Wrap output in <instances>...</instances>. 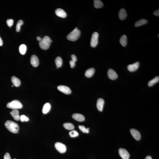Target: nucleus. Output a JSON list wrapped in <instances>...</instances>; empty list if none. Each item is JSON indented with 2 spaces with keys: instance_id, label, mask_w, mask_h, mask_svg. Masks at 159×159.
<instances>
[{
  "instance_id": "14",
  "label": "nucleus",
  "mask_w": 159,
  "mask_h": 159,
  "mask_svg": "<svg viewBox=\"0 0 159 159\" xmlns=\"http://www.w3.org/2000/svg\"><path fill=\"white\" fill-rule=\"evenodd\" d=\"M55 13L57 16L62 18H65L67 16V14L65 11L61 8L57 9L55 11Z\"/></svg>"
},
{
  "instance_id": "37",
  "label": "nucleus",
  "mask_w": 159,
  "mask_h": 159,
  "mask_svg": "<svg viewBox=\"0 0 159 159\" xmlns=\"http://www.w3.org/2000/svg\"><path fill=\"white\" fill-rule=\"evenodd\" d=\"M3 44V41L1 38L0 37V46H2Z\"/></svg>"
},
{
  "instance_id": "15",
  "label": "nucleus",
  "mask_w": 159,
  "mask_h": 159,
  "mask_svg": "<svg viewBox=\"0 0 159 159\" xmlns=\"http://www.w3.org/2000/svg\"><path fill=\"white\" fill-rule=\"evenodd\" d=\"M72 117L75 120L79 122H84L85 120L84 115L79 113H76L72 115Z\"/></svg>"
},
{
  "instance_id": "24",
  "label": "nucleus",
  "mask_w": 159,
  "mask_h": 159,
  "mask_svg": "<svg viewBox=\"0 0 159 159\" xmlns=\"http://www.w3.org/2000/svg\"><path fill=\"white\" fill-rule=\"evenodd\" d=\"M159 81V76L155 77L154 78L149 81L148 83V86L149 87L152 86L155 84H156V83L158 82Z\"/></svg>"
},
{
  "instance_id": "7",
  "label": "nucleus",
  "mask_w": 159,
  "mask_h": 159,
  "mask_svg": "<svg viewBox=\"0 0 159 159\" xmlns=\"http://www.w3.org/2000/svg\"><path fill=\"white\" fill-rule=\"evenodd\" d=\"M119 154L120 156L123 159H129L130 157V154L126 149L120 148L119 150Z\"/></svg>"
},
{
  "instance_id": "8",
  "label": "nucleus",
  "mask_w": 159,
  "mask_h": 159,
  "mask_svg": "<svg viewBox=\"0 0 159 159\" xmlns=\"http://www.w3.org/2000/svg\"><path fill=\"white\" fill-rule=\"evenodd\" d=\"M57 88L60 91L66 94H69L71 93V90L70 88L67 86L60 85L58 86Z\"/></svg>"
},
{
  "instance_id": "18",
  "label": "nucleus",
  "mask_w": 159,
  "mask_h": 159,
  "mask_svg": "<svg viewBox=\"0 0 159 159\" xmlns=\"http://www.w3.org/2000/svg\"><path fill=\"white\" fill-rule=\"evenodd\" d=\"M95 69L93 68H90V69L87 70L85 72V75L87 77H90L94 75Z\"/></svg>"
},
{
  "instance_id": "27",
  "label": "nucleus",
  "mask_w": 159,
  "mask_h": 159,
  "mask_svg": "<svg viewBox=\"0 0 159 159\" xmlns=\"http://www.w3.org/2000/svg\"><path fill=\"white\" fill-rule=\"evenodd\" d=\"M19 50L21 54L24 55L25 54L26 50V45L22 44L20 45L19 48Z\"/></svg>"
},
{
  "instance_id": "13",
  "label": "nucleus",
  "mask_w": 159,
  "mask_h": 159,
  "mask_svg": "<svg viewBox=\"0 0 159 159\" xmlns=\"http://www.w3.org/2000/svg\"><path fill=\"white\" fill-rule=\"evenodd\" d=\"M104 103V101L102 98H99L98 100L96 105L98 111L100 112L103 111Z\"/></svg>"
},
{
  "instance_id": "4",
  "label": "nucleus",
  "mask_w": 159,
  "mask_h": 159,
  "mask_svg": "<svg viewBox=\"0 0 159 159\" xmlns=\"http://www.w3.org/2000/svg\"><path fill=\"white\" fill-rule=\"evenodd\" d=\"M22 104L18 100H14L7 104V107L14 109H21L22 107Z\"/></svg>"
},
{
  "instance_id": "17",
  "label": "nucleus",
  "mask_w": 159,
  "mask_h": 159,
  "mask_svg": "<svg viewBox=\"0 0 159 159\" xmlns=\"http://www.w3.org/2000/svg\"><path fill=\"white\" fill-rule=\"evenodd\" d=\"M10 114L15 120L17 121L20 120V116L19 115V112L17 110H13L11 112Z\"/></svg>"
},
{
  "instance_id": "9",
  "label": "nucleus",
  "mask_w": 159,
  "mask_h": 159,
  "mask_svg": "<svg viewBox=\"0 0 159 159\" xmlns=\"http://www.w3.org/2000/svg\"><path fill=\"white\" fill-rule=\"evenodd\" d=\"M130 132L132 137L135 139L139 141L141 139V134L138 130L132 128L130 130Z\"/></svg>"
},
{
  "instance_id": "26",
  "label": "nucleus",
  "mask_w": 159,
  "mask_h": 159,
  "mask_svg": "<svg viewBox=\"0 0 159 159\" xmlns=\"http://www.w3.org/2000/svg\"><path fill=\"white\" fill-rule=\"evenodd\" d=\"M63 126L66 129L68 130H72L74 128V125L69 123H66L64 124Z\"/></svg>"
},
{
  "instance_id": "21",
  "label": "nucleus",
  "mask_w": 159,
  "mask_h": 159,
  "mask_svg": "<svg viewBox=\"0 0 159 159\" xmlns=\"http://www.w3.org/2000/svg\"><path fill=\"white\" fill-rule=\"evenodd\" d=\"M51 108V105L49 103H46L45 104L43 109V112L44 114H45L48 113L50 111Z\"/></svg>"
},
{
  "instance_id": "12",
  "label": "nucleus",
  "mask_w": 159,
  "mask_h": 159,
  "mask_svg": "<svg viewBox=\"0 0 159 159\" xmlns=\"http://www.w3.org/2000/svg\"><path fill=\"white\" fill-rule=\"evenodd\" d=\"M31 65L33 67H37L39 64V60L38 58L35 55H33L31 57Z\"/></svg>"
},
{
  "instance_id": "40",
  "label": "nucleus",
  "mask_w": 159,
  "mask_h": 159,
  "mask_svg": "<svg viewBox=\"0 0 159 159\" xmlns=\"http://www.w3.org/2000/svg\"><path fill=\"white\" fill-rule=\"evenodd\" d=\"M158 37H159V34H158Z\"/></svg>"
},
{
  "instance_id": "29",
  "label": "nucleus",
  "mask_w": 159,
  "mask_h": 159,
  "mask_svg": "<svg viewBox=\"0 0 159 159\" xmlns=\"http://www.w3.org/2000/svg\"><path fill=\"white\" fill-rule=\"evenodd\" d=\"M79 128L81 131L84 133H88L89 132V128H86L84 126L79 125Z\"/></svg>"
},
{
  "instance_id": "16",
  "label": "nucleus",
  "mask_w": 159,
  "mask_h": 159,
  "mask_svg": "<svg viewBox=\"0 0 159 159\" xmlns=\"http://www.w3.org/2000/svg\"><path fill=\"white\" fill-rule=\"evenodd\" d=\"M119 19L121 20H124L127 16V13L124 9H121L119 11L118 14Z\"/></svg>"
},
{
  "instance_id": "3",
  "label": "nucleus",
  "mask_w": 159,
  "mask_h": 159,
  "mask_svg": "<svg viewBox=\"0 0 159 159\" xmlns=\"http://www.w3.org/2000/svg\"><path fill=\"white\" fill-rule=\"evenodd\" d=\"M81 32L77 27L69 33L67 36L68 40L72 41H76L80 37Z\"/></svg>"
},
{
  "instance_id": "30",
  "label": "nucleus",
  "mask_w": 159,
  "mask_h": 159,
  "mask_svg": "<svg viewBox=\"0 0 159 159\" xmlns=\"http://www.w3.org/2000/svg\"><path fill=\"white\" fill-rule=\"evenodd\" d=\"M69 134L71 137L74 138L77 137L79 135L78 132L75 130H73L70 132Z\"/></svg>"
},
{
  "instance_id": "10",
  "label": "nucleus",
  "mask_w": 159,
  "mask_h": 159,
  "mask_svg": "<svg viewBox=\"0 0 159 159\" xmlns=\"http://www.w3.org/2000/svg\"><path fill=\"white\" fill-rule=\"evenodd\" d=\"M108 75L109 78L112 80H114L118 78V75L114 70L109 69L108 72Z\"/></svg>"
},
{
  "instance_id": "35",
  "label": "nucleus",
  "mask_w": 159,
  "mask_h": 159,
  "mask_svg": "<svg viewBox=\"0 0 159 159\" xmlns=\"http://www.w3.org/2000/svg\"><path fill=\"white\" fill-rule=\"evenodd\" d=\"M72 60L73 61L76 62L77 60V58L76 56L75 55H72L71 56Z\"/></svg>"
},
{
  "instance_id": "39",
  "label": "nucleus",
  "mask_w": 159,
  "mask_h": 159,
  "mask_svg": "<svg viewBox=\"0 0 159 159\" xmlns=\"http://www.w3.org/2000/svg\"><path fill=\"white\" fill-rule=\"evenodd\" d=\"M145 159H152V158L151 156H148L146 157Z\"/></svg>"
},
{
  "instance_id": "23",
  "label": "nucleus",
  "mask_w": 159,
  "mask_h": 159,
  "mask_svg": "<svg viewBox=\"0 0 159 159\" xmlns=\"http://www.w3.org/2000/svg\"><path fill=\"white\" fill-rule=\"evenodd\" d=\"M147 22L148 21L147 20L145 19H142L136 22L134 25L136 27H138L139 26L144 25L146 24Z\"/></svg>"
},
{
  "instance_id": "1",
  "label": "nucleus",
  "mask_w": 159,
  "mask_h": 159,
  "mask_svg": "<svg viewBox=\"0 0 159 159\" xmlns=\"http://www.w3.org/2000/svg\"><path fill=\"white\" fill-rule=\"evenodd\" d=\"M5 125L9 131L15 134L18 133L19 132V126L16 123L13 121L8 120L5 123Z\"/></svg>"
},
{
  "instance_id": "31",
  "label": "nucleus",
  "mask_w": 159,
  "mask_h": 159,
  "mask_svg": "<svg viewBox=\"0 0 159 159\" xmlns=\"http://www.w3.org/2000/svg\"><path fill=\"white\" fill-rule=\"evenodd\" d=\"M20 120L22 122H28L29 121V118L24 115H22L20 116Z\"/></svg>"
},
{
  "instance_id": "42",
  "label": "nucleus",
  "mask_w": 159,
  "mask_h": 159,
  "mask_svg": "<svg viewBox=\"0 0 159 159\" xmlns=\"http://www.w3.org/2000/svg\"><path fill=\"white\" fill-rule=\"evenodd\" d=\"M14 159H16V158H14Z\"/></svg>"
},
{
  "instance_id": "20",
  "label": "nucleus",
  "mask_w": 159,
  "mask_h": 159,
  "mask_svg": "<svg viewBox=\"0 0 159 159\" xmlns=\"http://www.w3.org/2000/svg\"><path fill=\"white\" fill-rule=\"evenodd\" d=\"M120 43L123 46H126L127 43V37L125 35H123L121 37L120 40Z\"/></svg>"
},
{
  "instance_id": "6",
  "label": "nucleus",
  "mask_w": 159,
  "mask_h": 159,
  "mask_svg": "<svg viewBox=\"0 0 159 159\" xmlns=\"http://www.w3.org/2000/svg\"><path fill=\"white\" fill-rule=\"evenodd\" d=\"M55 146L56 150L60 153H64L66 152L67 148L63 143L58 142L55 144Z\"/></svg>"
},
{
  "instance_id": "25",
  "label": "nucleus",
  "mask_w": 159,
  "mask_h": 159,
  "mask_svg": "<svg viewBox=\"0 0 159 159\" xmlns=\"http://www.w3.org/2000/svg\"><path fill=\"white\" fill-rule=\"evenodd\" d=\"M55 63L57 69L61 67L62 64V60L60 57H57L55 59Z\"/></svg>"
},
{
  "instance_id": "28",
  "label": "nucleus",
  "mask_w": 159,
  "mask_h": 159,
  "mask_svg": "<svg viewBox=\"0 0 159 159\" xmlns=\"http://www.w3.org/2000/svg\"><path fill=\"white\" fill-rule=\"evenodd\" d=\"M23 24V21L22 20H20L18 21L16 25V31L19 32L20 31V27L22 24Z\"/></svg>"
},
{
  "instance_id": "2",
  "label": "nucleus",
  "mask_w": 159,
  "mask_h": 159,
  "mask_svg": "<svg viewBox=\"0 0 159 159\" xmlns=\"http://www.w3.org/2000/svg\"><path fill=\"white\" fill-rule=\"evenodd\" d=\"M52 42L50 38L47 36H45L39 42V45L41 49L46 50L50 47L51 43Z\"/></svg>"
},
{
  "instance_id": "11",
  "label": "nucleus",
  "mask_w": 159,
  "mask_h": 159,
  "mask_svg": "<svg viewBox=\"0 0 159 159\" xmlns=\"http://www.w3.org/2000/svg\"><path fill=\"white\" fill-rule=\"evenodd\" d=\"M139 62H136L135 63L128 65L127 67L128 70L130 72H133L137 71L139 66Z\"/></svg>"
},
{
  "instance_id": "34",
  "label": "nucleus",
  "mask_w": 159,
  "mask_h": 159,
  "mask_svg": "<svg viewBox=\"0 0 159 159\" xmlns=\"http://www.w3.org/2000/svg\"><path fill=\"white\" fill-rule=\"evenodd\" d=\"M70 65L72 68H73L75 67V62L73 61L72 60H71L69 62Z\"/></svg>"
},
{
  "instance_id": "19",
  "label": "nucleus",
  "mask_w": 159,
  "mask_h": 159,
  "mask_svg": "<svg viewBox=\"0 0 159 159\" xmlns=\"http://www.w3.org/2000/svg\"><path fill=\"white\" fill-rule=\"evenodd\" d=\"M11 81L14 86L16 87H19L20 86L21 81L16 76H13L11 78Z\"/></svg>"
},
{
  "instance_id": "38",
  "label": "nucleus",
  "mask_w": 159,
  "mask_h": 159,
  "mask_svg": "<svg viewBox=\"0 0 159 159\" xmlns=\"http://www.w3.org/2000/svg\"><path fill=\"white\" fill-rule=\"evenodd\" d=\"M42 39V38L39 36H37V40L39 42Z\"/></svg>"
},
{
  "instance_id": "36",
  "label": "nucleus",
  "mask_w": 159,
  "mask_h": 159,
  "mask_svg": "<svg viewBox=\"0 0 159 159\" xmlns=\"http://www.w3.org/2000/svg\"><path fill=\"white\" fill-rule=\"evenodd\" d=\"M153 14L157 16H159V9H157L156 11H155L153 13Z\"/></svg>"
},
{
  "instance_id": "5",
  "label": "nucleus",
  "mask_w": 159,
  "mask_h": 159,
  "mask_svg": "<svg viewBox=\"0 0 159 159\" xmlns=\"http://www.w3.org/2000/svg\"><path fill=\"white\" fill-rule=\"evenodd\" d=\"M98 33L96 32L93 33L90 41V46L92 48H95L98 43Z\"/></svg>"
},
{
  "instance_id": "33",
  "label": "nucleus",
  "mask_w": 159,
  "mask_h": 159,
  "mask_svg": "<svg viewBox=\"0 0 159 159\" xmlns=\"http://www.w3.org/2000/svg\"><path fill=\"white\" fill-rule=\"evenodd\" d=\"M4 159H11L10 155L8 153H6L4 157Z\"/></svg>"
},
{
  "instance_id": "41",
  "label": "nucleus",
  "mask_w": 159,
  "mask_h": 159,
  "mask_svg": "<svg viewBox=\"0 0 159 159\" xmlns=\"http://www.w3.org/2000/svg\"><path fill=\"white\" fill-rule=\"evenodd\" d=\"M12 87H13V85H12Z\"/></svg>"
},
{
  "instance_id": "22",
  "label": "nucleus",
  "mask_w": 159,
  "mask_h": 159,
  "mask_svg": "<svg viewBox=\"0 0 159 159\" xmlns=\"http://www.w3.org/2000/svg\"><path fill=\"white\" fill-rule=\"evenodd\" d=\"M94 3V7L96 8H101L103 6V3L100 0H95Z\"/></svg>"
},
{
  "instance_id": "32",
  "label": "nucleus",
  "mask_w": 159,
  "mask_h": 159,
  "mask_svg": "<svg viewBox=\"0 0 159 159\" xmlns=\"http://www.w3.org/2000/svg\"><path fill=\"white\" fill-rule=\"evenodd\" d=\"M14 23V21L12 19H8L7 21V25L9 27L11 28L13 24Z\"/></svg>"
}]
</instances>
